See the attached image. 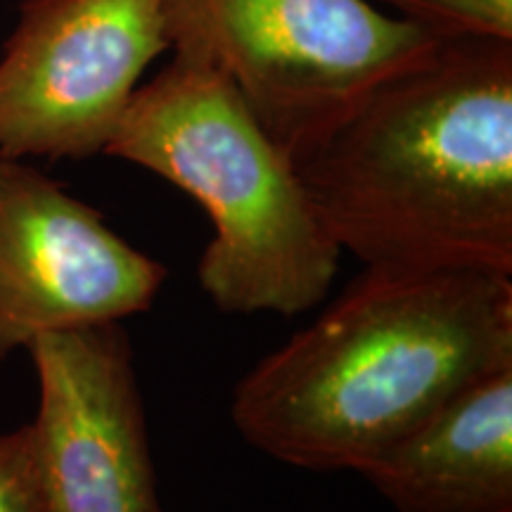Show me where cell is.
<instances>
[{"mask_svg": "<svg viewBox=\"0 0 512 512\" xmlns=\"http://www.w3.org/2000/svg\"><path fill=\"white\" fill-rule=\"evenodd\" d=\"M512 363V275L368 268L235 384L230 418L280 463L361 475Z\"/></svg>", "mask_w": 512, "mask_h": 512, "instance_id": "2", "label": "cell"}, {"mask_svg": "<svg viewBox=\"0 0 512 512\" xmlns=\"http://www.w3.org/2000/svg\"><path fill=\"white\" fill-rule=\"evenodd\" d=\"M292 162L368 268L512 275V41L439 38Z\"/></svg>", "mask_w": 512, "mask_h": 512, "instance_id": "1", "label": "cell"}, {"mask_svg": "<svg viewBox=\"0 0 512 512\" xmlns=\"http://www.w3.org/2000/svg\"><path fill=\"white\" fill-rule=\"evenodd\" d=\"M0 512H50L29 422L0 434Z\"/></svg>", "mask_w": 512, "mask_h": 512, "instance_id": "10", "label": "cell"}, {"mask_svg": "<svg viewBox=\"0 0 512 512\" xmlns=\"http://www.w3.org/2000/svg\"><path fill=\"white\" fill-rule=\"evenodd\" d=\"M415 27L437 38L512 41V0H380Z\"/></svg>", "mask_w": 512, "mask_h": 512, "instance_id": "9", "label": "cell"}, {"mask_svg": "<svg viewBox=\"0 0 512 512\" xmlns=\"http://www.w3.org/2000/svg\"><path fill=\"white\" fill-rule=\"evenodd\" d=\"M361 477L396 512H512V363L446 401Z\"/></svg>", "mask_w": 512, "mask_h": 512, "instance_id": "8", "label": "cell"}, {"mask_svg": "<svg viewBox=\"0 0 512 512\" xmlns=\"http://www.w3.org/2000/svg\"><path fill=\"white\" fill-rule=\"evenodd\" d=\"M166 53L162 0H24L0 55V157L105 155Z\"/></svg>", "mask_w": 512, "mask_h": 512, "instance_id": "5", "label": "cell"}, {"mask_svg": "<svg viewBox=\"0 0 512 512\" xmlns=\"http://www.w3.org/2000/svg\"><path fill=\"white\" fill-rule=\"evenodd\" d=\"M105 155L164 178L207 211L214 238L197 280L219 311L292 318L328 297L342 249L292 157L214 64L171 53L140 83Z\"/></svg>", "mask_w": 512, "mask_h": 512, "instance_id": "3", "label": "cell"}, {"mask_svg": "<svg viewBox=\"0 0 512 512\" xmlns=\"http://www.w3.org/2000/svg\"><path fill=\"white\" fill-rule=\"evenodd\" d=\"M166 268L24 159L0 157V358L53 332L124 323Z\"/></svg>", "mask_w": 512, "mask_h": 512, "instance_id": "6", "label": "cell"}, {"mask_svg": "<svg viewBox=\"0 0 512 512\" xmlns=\"http://www.w3.org/2000/svg\"><path fill=\"white\" fill-rule=\"evenodd\" d=\"M29 422L50 512H164L124 325L53 332L27 349Z\"/></svg>", "mask_w": 512, "mask_h": 512, "instance_id": "7", "label": "cell"}, {"mask_svg": "<svg viewBox=\"0 0 512 512\" xmlns=\"http://www.w3.org/2000/svg\"><path fill=\"white\" fill-rule=\"evenodd\" d=\"M162 8L171 53L221 69L290 157L439 41L368 0H162Z\"/></svg>", "mask_w": 512, "mask_h": 512, "instance_id": "4", "label": "cell"}]
</instances>
